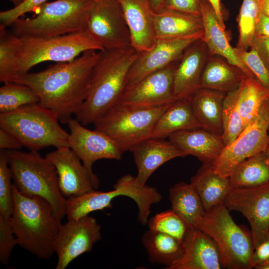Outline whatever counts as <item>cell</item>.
<instances>
[{
  "instance_id": "25",
  "label": "cell",
  "mask_w": 269,
  "mask_h": 269,
  "mask_svg": "<svg viewBox=\"0 0 269 269\" xmlns=\"http://www.w3.org/2000/svg\"><path fill=\"white\" fill-rule=\"evenodd\" d=\"M226 95L223 92L200 88L189 100L201 128L221 136Z\"/></svg>"
},
{
  "instance_id": "1",
  "label": "cell",
  "mask_w": 269,
  "mask_h": 269,
  "mask_svg": "<svg viewBox=\"0 0 269 269\" xmlns=\"http://www.w3.org/2000/svg\"><path fill=\"white\" fill-rule=\"evenodd\" d=\"M100 54V51H86L72 60L15 76L8 82L31 88L40 105L54 112L61 123L67 124L86 98L91 72Z\"/></svg>"
},
{
  "instance_id": "2",
  "label": "cell",
  "mask_w": 269,
  "mask_h": 269,
  "mask_svg": "<svg viewBox=\"0 0 269 269\" xmlns=\"http://www.w3.org/2000/svg\"><path fill=\"white\" fill-rule=\"evenodd\" d=\"M138 54L132 46L100 51L91 72L86 98L75 115L82 125L93 124L117 103Z\"/></svg>"
},
{
  "instance_id": "54",
  "label": "cell",
  "mask_w": 269,
  "mask_h": 269,
  "mask_svg": "<svg viewBox=\"0 0 269 269\" xmlns=\"http://www.w3.org/2000/svg\"><path fill=\"white\" fill-rule=\"evenodd\" d=\"M268 151H269V147H268Z\"/></svg>"
},
{
  "instance_id": "49",
  "label": "cell",
  "mask_w": 269,
  "mask_h": 269,
  "mask_svg": "<svg viewBox=\"0 0 269 269\" xmlns=\"http://www.w3.org/2000/svg\"><path fill=\"white\" fill-rule=\"evenodd\" d=\"M151 7L155 13L163 9L164 0H149Z\"/></svg>"
},
{
  "instance_id": "47",
  "label": "cell",
  "mask_w": 269,
  "mask_h": 269,
  "mask_svg": "<svg viewBox=\"0 0 269 269\" xmlns=\"http://www.w3.org/2000/svg\"><path fill=\"white\" fill-rule=\"evenodd\" d=\"M255 35L269 37V17L262 13L256 27Z\"/></svg>"
},
{
  "instance_id": "4",
  "label": "cell",
  "mask_w": 269,
  "mask_h": 269,
  "mask_svg": "<svg viewBox=\"0 0 269 269\" xmlns=\"http://www.w3.org/2000/svg\"><path fill=\"white\" fill-rule=\"evenodd\" d=\"M6 153L13 184L18 190L46 200L61 220L65 216L66 198L61 193L55 166L38 151L11 149Z\"/></svg>"
},
{
  "instance_id": "3",
  "label": "cell",
  "mask_w": 269,
  "mask_h": 269,
  "mask_svg": "<svg viewBox=\"0 0 269 269\" xmlns=\"http://www.w3.org/2000/svg\"><path fill=\"white\" fill-rule=\"evenodd\" d=\"M13 196L10 221L17 244L39 259H48L55 253L61 220L44 199L24 194L14 184Z\"/></svg>"
},
{
  "instance_id": "17",
  "label": "cell",
  "mask_w": 269,
  "mask_h": 269,
  "mask_svg": "<svg viewBox=\"0 0 269 269\" xmlns=\"http://www.w3.org/2000/svg\"><path fill=\"white\" fill-rule=\"evenodd\" d=\"M203 36V32L175 39H156L150 49L138 54L129 71L126 87L179 61L185 50Z\"/></svg>"
},
{
  "instance_id": "26",
  "label": "cell",
  "mask_w": 269,
  "mask_h": 269,
  "mask_svg": "<svg viewBox=\"0 0 269 269\" xmlns=\"http://www.w3.org/2000/svg\"><path fill=\"white\" fill-rule=\"evenodd\" d=\"M190 183L198 193L205 211L224 203L232 187L229 177L216 172L211 163H203Z\"/></svg>"
},
{
  "instance_id": "11",
  "label": "cell",
  "mask_w": 269,
  "mask_h": 269,
  "mask_svg": "<svg viewBox=\"0 0 269 269\" xmlns=\"http://www.w3.org/2000/svg\"><path fill=\"white\" fill-rule=\"evenodd\" d=\"M269 99L262 105L258 116L230 145L224 147L211 163L214 170L229 177L236 166L246 158L267 150L269 145Z\"/></svg>"
},
{
  "instance_id": "37",
  "label": "cell",
  "mask_w": 269,
  "mask_h": 269,
  "mask_svg": "<svg viewBox=\"0 0 269 269\" xmlns=\"http://www.w3.org/2000/svg\"><path fill=\"white\" fill-rule=\"evenodd\" d=\"M19 37L0 28V81L8 82L16 75Z\"/></svg>"
},
{
  "instance_id": "32",
  "label": "cell",
  "mask_w": 269,
  "mask_h": 269,
  "mask_svg": "<svg viewBox=\"0 0 269 269\" xmlns=\"http://www.w3.org/2000/svg\"><path fill=\"white\" fill-rule=\"evenodd\" d=\"M229 179L232 188L252 187L269 183V151L261 152L242 161Z\"/></svg>"
},
{
  "instance_id": "10",
  "label": "cell",
  "mask_w": 269,
  "mask_h": 269,
  "mask_svg": "<svg viewBox=\"0 0 269 269\" xmlns=\"http://www.w3.org/2000/svg\"><path fill=\"white\" fill-rule=\"evenodd\" d=\"M169 105L138 107L117 104L93 123L95 130L113 139L123 152L131 151L150 138L155 123Z\"/></svg>"
},
{
  "instance_id": "23",
  "label": "cell",
  "mask_w": 269,
  "mask_h": 269,
  "mask_svg": "<svg viewBox=\"0 0 269 269\" xmlns=\"http://www.w3.org/2000/svg\"><path fill=\"white\" fill-rule=\"evenodd\" d=\"M137 169L136 179L141 185H145L151 174L167 161L183 154L169 140L162 138H149L131 150Z\"/></svg>"
},
{
  "instance_id": "7",
  "label": "cell",
  "mask_w": 269,
  "mask_h": 269,
  "mask_svg": "<svg viewBox=\"0 0 269 269\" xmlns=\"http://www.w3.org/2000/svg\"><path fill=\"white\" fill-rule=\"evenodd\" d=\"M224 203L206 212L197 228L216 244L223 268L250 269V260L255 249L251 231L238 225Z\"/></svg>"
},
{
  "instance_id": "14",
  "label": "cell",
  "mask_w": 269,
  "mask_h": 269,
  "mask_svg": "<svg viewBox=\"0 0 269 269\" xmlns=\"http://www.w3.org/2000/svg\"><path fill=\"white\" fill-rule=\"evenodd\" d=\"M101 228L89 215L61 223L54 244L57 257L55 269H64L76 258L90 252L102 238Z\"/></svg>"
},
{
  "instance_id": "44",
  "label": "cell",
  "mask_w": 269,
  "mask_h": 269,
  "mask_svg": "<svg viewBox=\"0 0 269 269\" xmlns=\"http://www.w3.org/2000/svg\"><path fill=\"white\" fill-rule=\"evenodd\" d=\"M269 262V234L254 250L250 260V269L257 268Z\"/></svg>"
},
{
  "instance_id": "8",
  "label": "cell",
  "mask_w": 269,
  "mask_h": 269,
  "mask_svg": "<svg viewBox=\"0 0 269 269\" xmlns=\"http://www.w3.org/2000/svg\"><path fill=\"white\" fill-rule=\"evenodd\" d=\"M120 196H127L135 202L138 210V220L142 225L147 223L152 205L162 199L161 195L155 188L141 185L135 176L127 174L117 180L112 190H94L66 198L65 216L67 219H77L92 212L111 208L113 199Z\"/></svg>"
},
{
  "instance_id": "42",
  "label": "cell",
  "mask_w": 269,
  "mask_h": 269,
  "mask_svg": "<svg viewBox=\"0 0 269 269\" xmlns=\"http://www.w3.org/2000/svg\"><path fill=\"white\" fill-rule=\"evenodd\" d=\"M47 0H24L19 5L0 12V28L10 26L17 18L25 13L33 10Z\"/></svg>"
},
{
  "instance_id": "51",
  "label": "cell",
  "mask_w": 269,
  "mask_h": 269,
  "mask_svg": "<svg viewBox=\"0 0 269 269\" xmlns=\"http://www.w3.org/2000/svg\"><path fill=\"white\" fill-rule=\"evenodd\" d=\"M14 4V7L19 5L24 0H9Z\"/></svg>"
},
{
  "instance_id": "46",
  "label": "cell",
  "mask_w": 269,
  "mask_h": 269,
  "mask_svg": "<svg viewBox=\"0 0 269 269\" xmlns=\"http://www.w3.org/2000/svg\"><path fill=\"white\" fill-rule=\"evenodd\" d=\"M23 147L20 141L11 133L0 128V148L18 150Z\"/></svg>"
},
{
  "instance_id": "41",
  "label": "cell",
  "mask_w": 269,
  "mask_h": 269,
  "mask_svg": "<svg viewBox=\"0 0 269 269\" xmlns=\"http://www.w3.org/2000/svg\"><path fill=\"white\" fill-rule=\"evenodd\" d=\"M17 241L10 219L0 215V261L3 265L8 263L11 253Z\"/></svg>"
},
{
  "instance_id": "34",
  "label": "cell",
  "mask_w": 269,
  "mask_h": 269,
  "mask_svg": "<svg viewBox=\"0 0 269 269\" xmlns=\"http://www.w3.org/2000/svg\"><path fill=\"white\" fill-rule=\"evenodd\" d=\"M261 13V0H243L238 19V48L248 50L252 46L256 27Z\"/></svg>"
},
{
  "instance_id": "9",
  "label": "cell",
  "mask_w": 269,
  "mask_h": 269,
  "mask_svg": "<svg viewBox=\"0 0 269 269\" xmlns=\"http://www.w3.org/2000/svg\"><path fill=\"white\" fill-rule=\"evenodd\" d=\"M18 37L17 64L14 77L28 73L33 67L41 62H66L86 51L104 50L85 31L47 37Z\"/></svg>"
},
{
  "instance_id": "19",
  "label": "cell",
  "mask_w": 269,
  "mask_h": 269,
  "mask_svg": "<svg viewBox=\"0 0 269 269\" xmlns=\"http://www.w3.org/2000/svg\"><path fill=\"white\" fill-rule=\"evenodd\" d=\"M209 53L202 39L193 43L184 52L173 75V93L176 100H189L200 88L202 75Z\"/></svg>"
},
{
  "instance_id": "12",
  "label": "cell",
  "mask_w": 269,
  "mask_h": 269,
  "mask_svg": "<svg viewBox=\"0 0 269 269\" xmlns=\"http://www.w3.org/2000/svg\"><path fill=\"white\" fill-rule=\"evenodd\" d=\"M85 31L104 50L131 46L130 30L117 0L95 1Z\"/></svg>"
},
{
  "instance_id": "5",
  "label": "cell",
  "mask_w": 269,
  "mask_h": 269,
  "mask_svg": "<svg viewBox=\"0 0 269 269\" xmlns=\"http://www.w3.org/2000/svg\"><path fill=\"white\" fill-rule=\"evenodd\" d=\"M56 114L39 103L0 114V128L13 134L30 151L48 146L69 147V134L59 123Z\"/></svg>"
},
{
  "instance_id": "15",
  "label": "cell",
  "mask_w": 269,
  "mask_h": 269,
  "mask_svg": "<svg viewBox=\"0 0 269 269\" xmlns=\"http://www.w3.org/2000/svg\"><path fill=\"white\" fill-rule=\"evenodd\" d=\"M178 61L126 87L117 104L156 107L169 105L177 100L173 93V82L174 72Z\"/></svg>"
},
{
  "instance_id": "38",
  "label": "cell",
  "mask_w": 269,
  "mask_h": 269,
  "mask_svg": "<svg viewBox=\"0 0 269 269\" xmlns=\"http://www.w3.org/2000/svg\"><path fill=\"white\" fill-rule=\"evenodd\" d=\"M149 229L159 232L183 242L192 228L172 209L155 214L148 219Z\"/></svg>"
},
{
  "instance_id": "20",
  "label": "cell",
  "mask_w": 269,
  "mask_h": 269,
  "mask_svg": "<svg viewBox=\"0 0 269 269\" xmlns=\"http://www.w3.org/2000/svg\"><path fill=\"white\" fill-rule=\"evenodd\" d=\"M183 242L182 256L168 269L223 268L216 244L202 231L192 228Z\"/></svg>"
},
{
  "instance_id": "22",
  "label": "cell",
  "mask_w": 269,
  "mask_h": 269,
  "mask_svg": "<svg viewBox=\"0 0 269 269\" xmlns=\"http://www.w3.org/2000/svg\"><path fill=\"white\" fill-rule=\"evenodd\" d=\"M168 140L184 156L193 155L203 163H212L225 147L222 136L202 128L175 132L169 136Z\"/></svg>"
},
{
  "instance_id": "35",
  "label": "cell",
  "mask_w": 269,
  "mask_h": 269,
  "mask_svg": "<svg viewBox=\"0 0 269 269\" xmlns=\"http://www.w3.org/2000/svg\"><path fill=\"white\" fill-rule=\"evenodd\" d=\"M39 98L28 86L13 82L0 88V114L14 111L23 106L39 103Z\"/></svg>"
},
{
  "instance_id": "21",
  "label": "cell",
  "mask_w": 269,
  "mask_h": 269,
  "mask_svg": "<svg viewBox=\"0 0 269 269\" xmlns=\"http://www.w3.org/2000/svg\"><path fill=\"white\" fill-rule=\"evenodd\" d=\"M122 9L131 37V46L138 53L150 49L156 38L155 12L149 0H117Z\"/></svg>"
},
{
  "instance_id": "50",
  "label": "cell",
  "mask_w": 269,
  "mask_h": 269,
  "mask_svg": "<svg viewBox=\"0 0 269 269\" xmlns=\"http://www.w3.org/2000/svg\"><path fill=\"white\" fill-rule=\"evenodd\" d=\"M262 13L269 17V0H261Z\"/></svg>"
},
{
  "instance_id": "27",
  "label": "cell",
  "mask_w": 269,
  "mask_h": 269,
  "mask_svg": "<svg viewBox=\"0 0 269 269\" xmlns=\"http://www.w3.org/2000/svg\"><path fill=\"white\" fill-rule=\"evenodd\" d=\"M201 128L190 101L177 100L167 108L155 123L150 138L164 139L182 130Z\"/></svg>"
},
{
  "instance_id": "33",
  "label": "cell",
  "mask_w": 269,
  "mask_h": 269,
  "mask_svg": "<svg viewBox=\"0 0 269 269\" xmlns=\"http://www.w3.org/2000/svg\"><path fill=\"white\" fill-rule=\"evenodd\" d=\"M269 99V90L254 76H247L238 87L237 104L245 128L258 115Z\"/></svg>"
},
{
  "instance_id": "45",
  "label": "cell",
  "mask_w": 269,
  "mask_h": 269,
  "mask_svg": "<svg viewBox=\"0 0 269 269\" xmlns=\"http://www.w3.org/2000/svg\"><path fill=\"white\" fill-rule=\"evenodd\" d=\"M250 48L255 49L269 71V37L255 35Z\"/></svg>"
},
{
  "instance_id": "40",
  "label": "cell",
  "mask_w": 269,
  "mask_h": 269,
  "mask_svg": "<svg viewBox=\"0 0 269 269\" xmlns=\"http://www.w3.org/2000/svg\"><path fill=\"white\" fill-rule=\"evenodd\" d=\"M234 48L241 61L269 90V71L255 49L250 48L249 50H243L237 47Z\"/></svg>"
},
{
  "instance_id": "13",
  "label": "cell",
  "mask_w": 269,
  "mask_h": 269,
  "mask_svg": "<svg viewBox=\"0 0 269 269\" xmlns=\"http://www.w3.org/2000/svg\"><path fill=\"white\" fill-rule=\"evenodd\" d=\"M224 204L229 211L239 212L248 220L255 249L269 234V182L231 188Z\"/></svg>"
},
{
  "instance_id": "53",
  "label": "cell",
  "mask_w": 269,
  "mask_h": 269,
  "mask_svg": "<svg viewBox=\"0 0 269 269\" xmlns=\"http://www.w3.org/2000/svg\"><path fill=\"white\" fill-rule=\"evenodd\" d=\"M94 1L97 2L102 0H93Z\"/></svg>"
},
{
  "instance_id": "55",
  "label": "cell",
  "mask_w": 269,
  "mask_h": 269,
  "mask_svg": "<svg viewBox=\"0 0 269 269\" xmlns=\"http://www.w3.org/2000/svg\"><path fill=\"white\" fill-rule=\"evenodd\" d=\"M24 0H23V1H24Z\"/></svg>"
},
{
  "instance_id": "16",
  "label": "cell",
  "mask_w": 269,
  "mask_h": 269,
  "mask_svg": "<svg viewBox=\"0 0 269 269\" xmlns=\"http://www.w3.org/2000/svg\"><path fill=\"white\" fill-rule=\"evenodd\" d=\"M45 156L56 168L59 188L65 198L80 196L98 189L97 176L69 147L56 148Z\"/></svg>"
},
{
  "instance_id": "30",
  "label": "cell",
  "mask_w": 269,
  "mask_h": 269,
  "mask_svg": "<svg viewBox=\"0 0 269 269\" xmlns=\"http://www.w3.org/2000/svg\"><path fill=\"white\" fill-rule=\"evenodd\" d=\"M171 209L190 227L196 228L206 213L201 200L190 183L180 182L169 190Z\"/></svg>"
},
{
  "instance_id": "24",
  "label": "cell",
  "mask_w": 269,
  "mask_h": 269,
  "mask_svg": "<svg viewBox=\"0 0 269 269\" xmlns=\"http://www.w3.org/2000/svg\"><path fill=\"white\" fill-rule=\"evenodd\" d=\"M201 10L203 26L202 40L210 53L224 57L246 76L255 77L236 55L229 42L225 29L220 24L215 11L207 0H201Z\"/></svg>"
},
{
  "instance_id": "31",
  "label": "cell",
  "mask_w": 269,
  "mask_h": 269,
  "mask_svg": "<svg viewBox=\"0 0 269 269\" xmlns=\"http://www.w3.org/2000/svg\"><path fill=\"white\" fill-rule=\"evenodd\" d=\"M141 242L150 262L165 265L167 269L181 257L183 252V242L150 229L143 234Z\"/></svg>"
},
{
  "instance_id": "48",
  "label": "cell",
  "mask_w": 269,
  "mask_h": 269,
  "mask_svg": "<svg viewBox=\"0 0 269 269\" xmlns=\"http://www.w3.org/2000/svg\"><path fill=\"white\" fill-rule=\"evenodd\" d=\"M215 11L221 26L225 29L223 16L221 11L220 0H207Z\"/></svg>"
},
{
  "instance_id": "18",
  "label": "cell",
  "mask_w": 269,
  "mask_h": 269,
  "mask_svg": "<svg viewBox=\"0 0 269 269\" xmlns=\"http://www.w3.org/2000/svg\"><path fill=\"white\" fill-rule=\"evenodd\" d=\"M70 130L69 147L79 157L90 171L97 160L101 159L120 160L123 151L106 134L84 127L76 119L68 122Z\"/></svg>"
},
{
  "instance_id": "6",
  "label": "cell",
  "mask_w": 269,
  "mask_h": 269,
  "mask_svg": "<svg viewBox=\"0 0 269 269\" xmlns=\"http://www.w3.org/2000/svg\"><path fill=\"white\" fill-rule=\"evenodd\" d=\"M93 0H56L40 6L31 18H18L10 26L18 36L52 37L85 31Z\"/></svg>"
},
{
  "instance_id": "52",
  "label": "cell",
  "mask_w": 269,
  "mask_h": 269,
  "mask_svg": "<svg viewBox=\"0 0 269 269\" xmlns=\"http://www.w3.org/2000/svg\"><path fill=\"white\" fill-rule=\"evenodd\" d=\"M257 269H269V262L259 267Z\"/></svg>"
},
{
  "instance_id": "28",
  "label": "cell",
  "mask_w": 269,
  "mask_h": 269,
  "mask_svg": "<svg viewBox=\"0 0 269 269\" xmlns=\"http://www.w3.org/2000/svg\"><path fill=\"white\" fill-rule=\"evenodd\" d=\"M156 39H172L203 32L201 17L163 9L154 15Z\"/></svg>"
},
{
  "instance_id": "43",
  "label": "cell",
  "mask_w": 269,
  "mask_h": 269,
  "mask_svg": "<svg viewBox=\"0 0 269 269\" xmlns=\"http://www.w3.org/2000/svg\"><path fill=\"white\" fill-rule=\"evenodd\" d=\"M163 9L201 17V0H164Z\"/></svg>"
},
{
  "instance_id": "36",
  "label": "cell",
  "mask_w": 269,
  "mask_h": 269,
  "mask_svg": "<svg viewBox=\"0 0 269 269\" xmlns=\"http://www.w3.org/2000/svg\"><path fill=\"white\" fill-rule=\"evenodd\" d=\"M238 87L227 93L224 99L222 137L225 146L231 144L245 128L238 107Z\"/></svg>"
},
{
  "instance_id": "29",
  "label": "cell",
  "mask_w": 269,
  "mask_h": 269,
  "mask_svg": "<svg viewBox=\"0 0 269 269\" xmlns=\"http://www.w3.org/2000/svg\"><path fill=\"white\" fill-rule=\"evenodd\" d=\"M247 76L228 62L219 58L208 59L202 75L200 88L227 93L237 87Z\"/></svg>"
},
{
  "instance_id": "39",
  "label": "cell",
  "mask_w": 269,
  "mask_h": 269,
  "mask_svg": "<svg viewBox=\"0 0 269 269\" xmlns=\"http://www.w3.org/2000/svg\"><path fill=\"white\" fill-rule=\"evenodd\" d=\"M11 174L6 150L0 151V215L10 219L13 210V196Z\"/></svg>"
}]
</instances>
